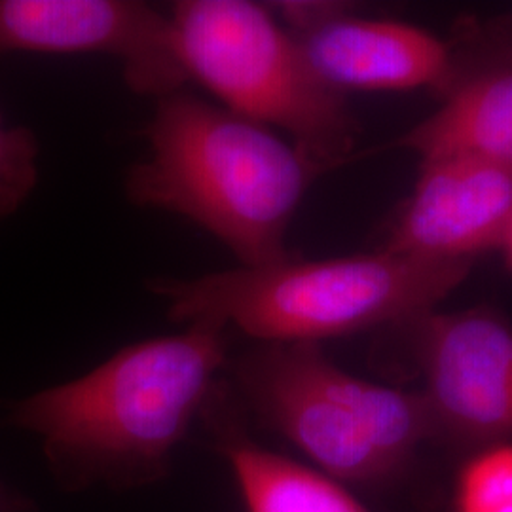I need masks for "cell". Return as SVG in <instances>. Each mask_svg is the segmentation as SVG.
Segmentation results:
<instances>
[{
  "label": "cell",
  "mask_w": 512,
  "mask_h": 512,
  "mask_svg": "<svg viewBox=\"0 0 512 512\" xmlns=\"http://www.w3.org/2000/svg\"><path fill=\"white\" fill-rule=\"evenodd\" d=\"M224 332L190 323L181 334L126 346L88 374L19 403L12 423L42 439L65 490L158 482L228 363Z\"/></svg>",
  "instance_id": "cell-1"
},
{
  "label": "cell",
  "mask_w": 512,
  "mask_h": 512,
  "mask_svg": "<svg viewBox=\"0 0 512 512\" xmlns=\"http://www.w3.org/2000/svg\"><path fill=\"white\" fill-rule=\"evenodd\" d=\"M148 156L126 177L129 200L192 220L243 268L291 258L285 239L319 171L274 131L177 90L156 99Z\"/></svg>",
  "instance_id": "cell-2"
},
{
  "label": "cell",
  "mask_w": 512,
  "mask_h": 512,
  "mask_svg": "<svg viewBox=\"0 0 512 512\" xmlns=\"http://www.w3.org/2000/svg\"><path fill=\"white\" fill-rule=\"evenodd\" d=\"M473 262H440L387 249L327 260L150 279L177 323L238 327L260 344L349 336L420 317L465 281Z\"/></svg>",
  "instance_id": "cell-3"
},
{
  "label": "cell",
  "mask_w": 512,
  "mask_h": 512,
  "mask_svg": "<svg viewBox=\"0 0 512 512\" xmlns=\"http://www.w3.org/2000/svg\"><path fill=\"white\" fill-rule=\"evenodd\" d=\"M230 384L249 418L340 484L389 490L431 442L420 393L357 378L319 344H260L234 361Z\"/></svg>",
  "instance_id": "cell-4"
},
{
  "label": "cell",
  "mask_w": 512,
  "mask_h": 512,
  "mask_svg": "<svg viewBox=\"0 0 512 512\" xmlns=\"http://www.w3.org/2000/svg\"><path fill=\"white\" fill-rule=\"evenodd\" d=\"M171 21L188 80L226 109L283 129L319 175L355 158L361 128L344 93L311 67L272 8L249 0H181Z\"/></svg>",
  "instance_id": "cell-5"
},
{
  "label": "cell",
  "mask_w": 512,
  "mask_h": 512,
  "mask_svg": "<svg viewBox=\"0 0 512 512\" xmlns=\"http://www.w3.org/2000/svg\"><path fill=\"white\" fill-rule=\"evenodd\" d=\"M431 442L469 456L512 440V325L497 311H427L408 321Z\"/></svg>",
  "instance_id": "cell-6"
},
{
  "label": "cell",
  "mask_w": 512,
  "mask_h": 512,
  "mask_svg": "<svg viewBox=\"0 0 512 512\" xmlns=\"http://www.w3.org/2000/svg\"><path fill=\"white\" fill-rule=\"evenodd\" d=\"M109 55L139 95L188 82L171 16L133 0H0V55Z\"/></svg>",
  "instance_id": "cell-7"
},
{
  "label": "cell",
  "mask_w": 512,
  "mask_h": 512,
  "mask_svg": "<svg viewBox=\"0 0 512 512\" xmlns=\"http://www.w3.org/2000/svg\"><path fill=\"white\" fill-rule=\"evenodd\" d=\"M512 219V169L469 156L421 160L410 198L391 224L387 251L475 262L497 249Z\"/></svg>",
  "instance_id": "cell-8"
},
{
  "label": "cell",
  "mask_w": 512,
  "mask_h": 512,
  "mask_svg": "<svg viewBox=\"0 0 512 512\" xmlns=\"http://www.w3.org/2000/svg\"><path fill=\"white\" fill-rule=\"evenodd\" d=\"M296 38L311 67L340 93L431 88L444 97L469 76L444 38L412 23L359 18L353 8Z\"/></svg>",
  "instance_id": "cell-9"
},
{
  "label": "cell",
  "mask_w": 512,
  "mask_h": 512,
  "mask_svg": "<svg viewBox=\"0 0 512 512\" xmlns=\"http://www.w3.org/2000/svg\"><path fill=\"white\" fill-rule=\"evenodd\" d=\"M200 420L215 450L230 463L247 511L370 512L340 482L258 444L228 380L213 385Z\"/></svg>",
  "instance_id": "cell-10"
},
{
  "label": "cell",
  "mask_w": 512,
  "mask_h": 512,
  "mask_svg": "<svg viewBox=\"0 0 512 512\" xmlns=\"http://www.w3.org/2000/svg\"><path fill=\"white\" fill-rule=\"evenodd\" d=\"M385 148L423 158L469 156L512 169V65L478 69L431 116Z\"/></svg>",
  "instance_id": "cell-11"
},
{
  "label": "cell",
  "mask_w": 512,
  "mask_h": 512,
  "mask_svg": "<svg viewBox=\"0 0 512 512\" xmlns=\"http://www.w3.org/2000/svg\"><path fill=\"white\" fill-rule=\"evenodd\" d=\"M450 512H512V440L463 458L452 482Z\"/></svg>",
  "instance_id": "cell-12"
},
{
  "label": "cell",
  "mask_w": 512,
  "mask_h": 512,
  "mask_svg": "<svg viewBox=\"0 0 512 512\" xmlns=\"http://www.w3.org/2000/svg\"><path fill=\"white\" fill-rule=\"evenodd\" d=\"M38 183V141L23 126H8L0 114V220L14 215Z\"/></svg>",
  "instance_id": "cell-13"
},
{
  "label": "cell",
  "mask_w": 512,
  "mask_h": 512,
  "mask_svg": "<svg viewBox=\"0 0 512 512\" xmlns=\"http://www.w3.org/2000/svg\"><path fill=\"white\" fill-rule=\"evenodd\" d=\"M0 512H33L31 507L14 495L8 494L0 488Z\"/></svg>",
  "instance_id": "cell-14"
},
{
  "label": "cell",
  "mask_w": 512,
  "mask_h": 512,
  "mask_svg": "<svg viewBox=\"0 0 512 512\" xmlns=\"http://www.w3.org/2000/svg\"><path fill=\"white\" fill-rule=\"evenodd\" d=\"M497 249L501 251V255H503V262H505L507 270L512 274V219L511 222H509V226H507V230H505L503 239H501V243H499V247H497Z\"/></svg>",
  "instance_id": "cell-15"
}]
</instances>
